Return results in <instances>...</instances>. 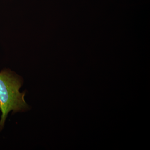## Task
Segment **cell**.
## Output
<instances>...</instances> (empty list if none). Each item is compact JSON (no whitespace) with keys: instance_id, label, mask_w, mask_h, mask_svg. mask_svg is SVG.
I'll list each match as a JSON object with an SVG mask.
<instances>
[{"instance_id":"6da1fadb","label":"cell","mask_w":150,"mask_h":150,"mask_svg":"<svg viewBox=\"0 0 150 150\" xmlns=\"http://www.w3.org/2000/svg\"><path fill=\"white\" fill-rule=\"evenodd\" d=\"M23 83L22 78L10 69L5 68L0 71V131L11 111L14 113L29 109L24 99L25 91H19Z\"/></svg>"}]
</instances>
